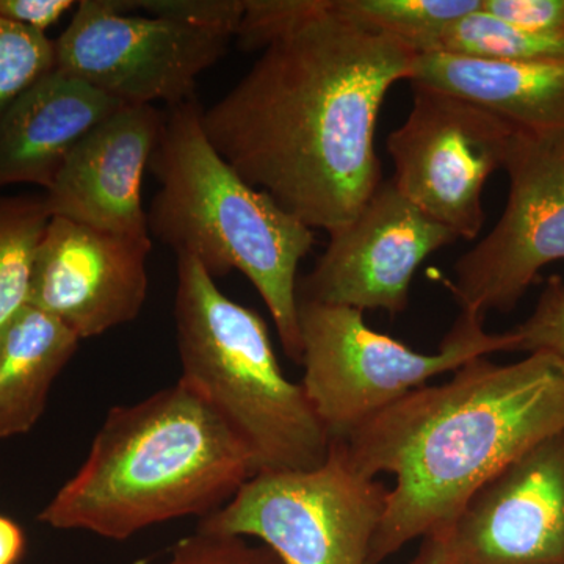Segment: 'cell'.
<instances>
[{"label": "cell", "mask_w": 564, "mask_h": 564, "mask_svg": "<svg viewBox=\"0 0 564 564\" xmlns=\"http://www.w3.org/2000/svg\"><path fill=\"white\" fill-rule=\"evenodd\" d=\"M236 87L203 111L218 154L311 229L336 231L383 184L375 133L386 95L417 54L337 0H292Z\"/></svg>", "instance_id": "1"}, {"label": "cell", "mask_w": 564, "mask_h": 564, "mask_svg": "<svg viewBox=\"0 0 564 564\" xmlns=\"http://www.w3.org/2000/svg\"><path fill=\"white\" fill-rule=\"evenodd\" d=\"M563 430L564 362L544 351L503 366L481 356L375 414L340 440L359 473L395 477L369 564L447 529L481 486Z\"/></svg>", "instance_id": "2"}, {"label": "cell", "mask_w": 564, "mask_h": 564, "mask_svg": "<svg viewBox=\"0 0 564 564\" xmlns=\"http://www.w3.org/2000/svg\"><path fill=\"white\" fill-rule=\"evenodd\" d=\"M256 474L242 440L180 380L111 408L84 464L39 519L51 529L126 541L188 516L202 521Z\"/></svg>", "instance_id": "3"}, {"label": "cell", "mask_w": 564, "mask_h": 564, "mask_svg": "<svg viewBox=\"0 0 564 564\" xmlns=\"http://www.w3.org/2000/svg\"><path fill=\"white\" fill-rule=\"evenodd\" d=\"M203 111L196 98L165 110L150 162L161 188L148 212V231L176 256L202 263L214 280L242 272L269 307L285 355L300 364L296 273L315 234L218 154Z\"/></svg>", "instance_id": "4"}, {"label": "cell", "mask_w": 564, "mask_h": 564, "mask_svg": "<svg viewBox=\"0 0 564 564\" xmlns=\"http://www.w3.org/2000/svg\"><path fill=\"white\" fill-rule=\"evenodd\" d=\"M174 321L180 380L242 440L258 474L325 463L332 437L303 384L282 372L267 323L226 296L191 256H177Z\"/></svg>", "instance_id": "5"}, {"label": "cell", "mask_w": 564, "mask_h": 564, "mask_svg": "<svg viewBox=\"0 0 564 564\" xmlns=\"http://www.w3.org/2000/svg\"><path fill=\"white\" fill-rule=\"evenodd\" d=\"M485 317L462 310L440 351L425 355L373 332L352 307L299 300L303 388L332 440H345L364 422L430 380L499 351H519L514 332H485Z\"/></svg>", "instance_id": "6"}, {"label": "cell", "mask_w": 564, "mask_h": 564, "mask_svg": "<svg viewBox=\"0 0 564 564\" xmlns=\"http://www.w3.org/2000/svg\"><path fill=\"white\" fill-rule=\"evenodd\" d=\"M388 492L332 440L322 466L256 474L196 530L256 538L281 564H369Z\"/></svg>", "instance_id": "7"}, {"label": "cell", "mask_w": 564, "mask_h": 564, "mask_svg": "<svg viewBox=\"0 0 564 564\" xmlns=\"http://www.w3.org/2000/svg\"><path fill=\"white\" fill-rule=\"evenodd\" d=\"M234 33L121 13L118 0H82L54 40L55 68L124 106L195 98L198 77L225 57Z\"/></svg>", "instance_id": "8"}, {"label": "cell", "mask_w": 564, "mask_h": 564, "mask_svg": "<svg viewBox=\"0 0 564 564\" xmlns=\"http://www.w3.org/2000/svg\"><path fill=\"white\" fill-rule=\"evenodd\" d=\"M413 107L389 133L395 187L458 239H477L485 225L484 188L503 169L514 126L448 93L411 84Z\"/></svg>", "instance_id": "9"}, {"label": "cell", "mask_w": 564, "mask_h": 564, "mask_svg": "<svg viewBox=\"0 0 564 564\" xmlns=\"http://www.w3.org/2000/svg\"><path fill=\"white\" fill-rule=\"evenodd\" d=\"M503 170L502 217L444 280L462 310L481 317L513 310L545 265L564 261V132H516Z\"/></svg>", "instance_id": "10"}, {"label": "cell", "mask_w": 564, "mask_h": 564, "mask_svg": "<svg viewBox=\"0 0 564 564\" xmlns=\"http://www.w3.org/2000/svg\"><path fill=\"white\" fill-rule=\"evenodd\" d=\"M458 237L415 207L391 181L361 212L329 232L313 272L299 284V300L352 310L403 313L422 262Z\"/></svg>", "instance_id": "11"}, {"label": "cell", "mask_w": 564, "mask_h": 564, "mask_svg": "<svg viewBox=\"0 0 564 564\" xmlns=\"http://www.w3.org/2000/svg\"><path fill=\"white\" fill-rule=\"evenodd\" d=\"M150 236L104 231L52 217L33 265L29 304L79 339L139 317L147 302Z\"/></svg>", "instance_id": "12"}, {"label": "cell", "mask_w": 564, "mask_h": 564, "mask_svg": "<svg viewBox=\"0 0 564 564\" xmlns=\"http://www.w3.org/2000/svg\"><path fill=\"white\" fill-rule=\"evenodd\" d=\"M443 530L447 564H564V430L481 486Z\"/></svg>", "instance_id": "13"}, {"label": "cell", "mask_w": 564, "mask_h": 564, "mask_svg": "<svg viewBox=\"0 0 564 564\" xmlns=\"http://www.w3.org/2000/svg\"><path fill=\"white\" fill-rule=\"evenodd\" d=\"M165 122L152 106H124L79 141L44 203L51 217L104 231L150 236L141 184Z\"/></svg>", "instance_id": "14"}, {"label": "cell", "mask_w": 564, "mask_h": 564, "mask_svg": "<svg viewBox=\"0 0 564 564\" xmlns=\"http://www.w3.org/2000/svg\"><path fill=\"white\" fill-rule=\"evenodd\" d=\"M121 107L79 77L52 69L0 120V188L32 184L50 191L70 151Z\"/></svg>", "instance_id": "15"}, {"label": "cell", "mask_w": 564, "mask_h": 564, "mask_svg": "<svg viewBox=\"0 0 564 564\" xmlns=\"http://www.w3.org/2000/svg\"><path fill=\"white\" fill-rule=\"evenodd\" d=\"M408 82L473 102L519 131L564 132V58L500 62L429 52L417 54Z\"/></svg>", "instance_id": "16"}, {"label": "cell", "mask_w": 564, "mask_h": 564, "mask_svg": "<svg viewBox=\"0 0 564 564\" xmlns=\"http://www.w3.org/2000/svg\"><path fill=\"white\" fill-rule=\"evenodd\" d=\"M65 323L28 304L0 329V440L31 432L79 347Z\"/></svg>", "instance_id": "17"}, {"label": "cell", "mask_w": 564, "mask_h": 564, "mask_svg": "<svg viewBox=\"0 0 564 564\" xmlns=\"http://www.w3.org/2000/svg\"><path fill=\"white\" fill-rule=\"evenodd\" d=\"M51 218L44 196H0V329L29 304L36 252Z\"/></svg>", "instance_id": "18"}, {"label": "cell", "mask_w": 564, "mask_h": 564, "mask_svg": "<svg viewBox=\"0 0 564 564\" xmlns=\"http://www.w3.org/2000/svg\"><path fill=\"white\" fill-rule=\"evenodd\" d=\"M348 18L400 41L415 54L436 52L456 21L480 10L481 0H337Z\"/></svg>", "instance_id": "19"}, {"label": "cell", "mask_w": 564, "mask_h": 564, "mask_svg": "<svg viewBox=\"0 0 564 564\" xmlns=\"http://www.w3.org/2000/svg\"><path fill=\"white\" fill-rule=\"evenodd\" d=\"M436 52L480 61H562L564 36H543L519 31L513 25L474 11L451 25Z\"/></svg>", "instance_id": "20"}, {"label": "cell", "mask_w": 564, "mask_h": 564, "mask_svg": "<svg viewBox=\"0 0 564 564\" xmlns=\"http://www.w3.org/2000/svg\"><path fill=\"white\" fill-rule=\"evenodd\" d=\"M55 69L54 40L0 21V120L18 98Z\"/></svg>", "instance_id": "21"}, {"label": "cell", "mask_w": 564, "mask_h": 564, "mask_svg": "<svg viewBox=\"0 0 564 564\" xmlns=\"http://www.w3.org/2000/svg\"><path fill=\"white\" fill-rule=\"evenodd\" d=\"M132 564H281L265 545H251L247 538L199 532L182 538L162 560H137Z\"/></svg>", "instance_id": "22"}, {"label": "cell", "mask_w": 564, "mask_h": 564, "mask_svg": "<svg viewBox=\"0 0 564 564\" xmlns=\"http://www.w3.org/2000/svg\"><path fill=\"white\" fill-rule=\"evenodd\" d=\"M121 13L139 9L152 18L185 22L198 28L220 29L236 36L245 0H118Z\"/></svg>", "instance_id": "23"}, {"label": "cell", "mask_w": 564, "mask_h": 564, "mask_svg": "<svg viewBox=\"0 0 564 564\" xmlns=\"http://www.w3.org/2000/svg\"><path fill=\"white\" fill-rule=\"evenodd\" d=\"M519 351L551 352L564 362V281L551 276L533 313L513 329Z\"/></svg>", "instance_id": "24"}, {"label": "cell", "mask_w": 564, "mask_h": 564, "mask_svg": "<svg viewBox=\"0 0 564 564\" xmlns=\"http://www.w3.org/2000/svg\"><path fill=\"white\" fill-rule=\"evenodd\" d=\"M481 10L519 31L564 36V0H481Z\"/></svg>", "instance_id": "25"}, {"label": "cell", "mask_w": 564, "mask_h": 564, "mask_svg": "<svg viewBox=\"0 0 564 564\" xmlns=\"http://www.w3.org/2000/svg\"><path fill=\"white\" fill-rule=\"evenodd\" d=\"M76 6L73 0H0V21L46 35Z\"/></svg>", "instance_id": "26"}, {"label": "cell", "mask_w": 564, "mask_h": 564, "mask_svg": "<svg viewBox=\"0 0 564 564\" xmlns=\"http://www.w3.org/2000/svg\"><path fill=\"white\" fill-rule=\"evenodd\" d=\"M28 551V538L22 527L0 514V564H21Z\"/></svg>", "instance_id": "27"}]
</instances>
